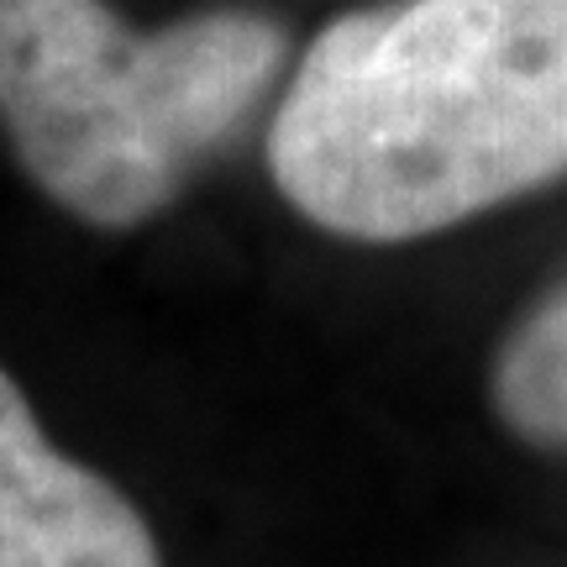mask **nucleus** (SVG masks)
Segmentation results:
<instances>
[{"label":"nucleus","instance_id":"obj_1","mask_svg":"<svg viewBox=\"0 0 567 567\" xmlns=\"http://www.w3.org/2000/svg\"><path fill=\"white\" fill-rule=\"evenodd\" d=\"M268 174L347 243H421L567 179V0H384L326 21Z\"/></svg>","mask_w":567,"mask_h":567},{"label":"nucleus","instance_id":"obj_2","mask_svg":"<svg viewBox=\"0 0 567 567\" xmlns=\"http://www.w3.org/2000/svg\"><path fill=\"white\" fill-rule=\"evenodd\" d=\"M289 63L258 6L132 27L111 0H0V132L74 221L132 231L179 200Z\"/></svg>","mask_w":567,"mask_h":567},{"label":"nucleus","instance_id":"obj_3","mask_svg":"<svg viewBox=\"0 0 567 567\" xmlns=\"http://www.w3.org/2000/svg\"><path fill=\"white\" fill-rule=\"evenodd\" d=\"M0 567H163L142 509L42 436L11 368H0Z\"/></svg>","mask_w":567,"mask_h":567},{"label":"nucleus","instance_id":"obj_4","mask_svg":"<svg viewBox=\"0 0 567 567\" xmlns=\"http://www.w3.org/2000/svg\"><path fill=\"white\" fill-rule=\"evenodd\" d=\"M488 394L520 442L567 452V279L509 326L494 352Z\"/></svg>","mask_w":567,"mask_h":567}]
</instances>
